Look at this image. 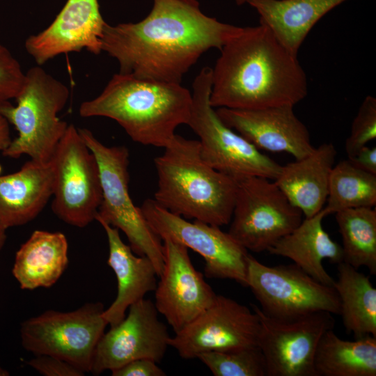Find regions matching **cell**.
<instances>
[{
	"instance_id": "cell-1",
	"label": "cell",
	"mask_w": 376,
	"mask_h": 376,
	"mask_svg": "<svg viewBox=\"0 0 376 376\" xmlns=\"http://www.w3.org/2000/svg\"><path fill=\"white\" fill-rule=\"evenodd\" d=\"M152 1L142 20L104 28L102 52L117 61L119 73L181 84L204 53L220 50L242 28L206 15L197 0Z\"/></svg>"
},
{
	"instance_id": "cell-2",
	"label": "cell",
	"mask_w": 376,
	"mask_h": 376,
	"mask_svg": "<svg viewBox=\"0 0 376 376\" xmlns=\"http://www.w3.org/2000/svg\"><path fill=\"white\" fill-rule=\"evenodd\" d=\"M220 52L212 68L210 102L214 109L295 106L307 95L297 55L266 25L242 27Z\"/></svg>"
},
{
	"instance_id": "cell-3",
	"label": "cell",
	"mask_w": 376,
	"mask_h": 376,
	"mask_svg": "<svg viewBox=\"0 0 376 376\" xmlns=\"http://www.w3.org/2000/svg\"><path fill=\"white\" fill-rule=\"evenodd\" d=\"M191 93L180 83L143 79L115 74L100 95L83 102L81 117H106L116 121L135 142L164 148L176 128L187 125Z\"/></svg>"
},
{
	"instance_id": "cell-4",
	"label": "cell",
	"mask_w": 376,
	"mask_h": 376,
	"mask_svg": "<svg viewBox=\"0 0 376 376\" xmlns=\"http://www.w3.org/2000/svg\"><path fill=\"white\" fill-rule=\"evenodd\" d=\"M157 157V189L154 201L185 219L217 226L230 224L237 181L203 159L199 141L175 134Z\"/></svg>"
},
{
	"instance_id": "cell-5",
	"label": "cell",
	"mask_w": 376,
	"mask_h": 376,
	"mask_svg": "<svg viewBox=\"0 0 376 376\" xmlns=\"http://www.w3.org/2000/svg\"><path fill=\"white\" fill-rule=\"evenodd\" d=\"M69 96L67 86L40 65L29 69L17 104L0 103V113L17 131L2 155L10 158L26 155L37 162H51L68 127L58 114Z\"/></svg>"
},
{
	"instance_id": "cell-6",
	"label": "cell",
	"mask_w": 376,
	"mask_h": 376,
	"mask_svg": "<svg viewBox=\"0 0 376 376\" xmlns=\"http://www.w3.org/2000/svg\"><path fill=\"white\" fill-rule=\"evenodd\" d=\"M212 68H203L192 84V105L187 125L199 137L203 159L237 180L263 177L274 180L281 165L228 127L210 102Z\"/></svg>"
},
{
	"instance_id": "cell-7",
	"label": "cell",
	"mask_w": 376,
	"mask_h": 376,
	"mask_svg": "<svg viewBox=\"0 0 376 376\" xmlns=\"http://www.w3.org/2000/svg\"><path fill=\"white\" fill-rule=\"evenodd\" d=\"M78 130L99 167L102 201L95 220H102L122 230L133 252L147 256L159 277L164 267L163 242L149 226L141 207L136 206L130 197L128 149L123 146H107L86 128Z\"/></svg>"
},
{
	"instance_id": "cell-8",
	"label": "cell",
	"mask_w": 376,
	"mask_h": 376,
	"mask_svg": "<svg viewBox=\"0 0 376 376\" xmlns=\"http://www.w3.org/2000/svg\"><path fill=\"white\" fill-rule=\"evenodd\" d=\"M104 310L102 303L89 302L72 311H45L22 323V345L35 355L55 357L91 373L97 343L108 325Z\"/></svg>"
},
{
	"instance_id": "cell-9",
	"label": "cell",
	"mask_w": 376,
	"mask_h": 376,
	"mask_svg": "<svg viewBox=\"0 0 376 376\" xmlns=\"http://www.w3.org/2000/svg\"><path fill=\"white\" fill-rule=\"evenodd\" d=\"M274 180L249 177L237 180L235 204L228 233L247 251H267L302 221Z\"/></svg>"
},
{
	"instance_id": "cell-10",
	"label": "cell",
	"mask_w": 376,
	"mask_h": 376,
	"mask_svg": "<svg viewBox=\"0 0 376 376\" xmlns=\"http://www.w3.org/2000/svg\"><path fill=\"white\" fill-rule=\"evenodd\" d=\"M247 287L261 311L272 318L291 319L320 311L340 313L335 288L319 282L294 263L267 266L249 253Z\"/></svg>"
},
{
	"instance_id": "cell-11",
	"label": "cell",
	"mask_w": 376,
	"mask_h": 376,
	"mask_svg": "<svg viewBox=\"0 0 376 376\" xmlns=\"http://www.w3.org/2000/svg\"><path fill=\"white\" fill-rule=\"evenodd\" d=\"M51 162L52 211L69 225L86 227L95 220L102 188L96 159L74 125H68Z\"/></svg>"
},
{
	"instance_id": "cell-12",
	"label": "cell",
	"mask_w": 376,
	"mask_h": 376,
	"mask_svg": "<svg viewBox=\"0 0 376 376\" xmlns=\"http://www.w3.org/2000/svg\"><path fill=\"white\" fill-rule=\"evenodd\" d=\"M154 233L162 240H171L203 257L204 275L210 279L235 280L247 287L248 251L219 226L193 222L146 199L140 207Z\"/></svg>"
},
{
	"instance_id": "cell-13",
	"label": "cell",
	"mask_w": 376,
	"mask_h": 376,
	"mask_svg": "<svg viewBox=\"0 0 376 376\" xmlns=\"http://www.w3.org/2000/svg\"><path fill=\"white\" fill-rule=\"evenodd\" d=\"M251 306L259 319L258 345L265 360L267 376H316V348L324 332L334 327L332 314L320 311L279 319L253 304Z\"/></svg>"
},
{
	"instance_id": "cell-14",
	"label": "cell",
	"mask_w": 376,
	"mask_h": 376,
	"mask_svg": "<svg viewBox=\"0 0 376 376\" xmlns=\"http://www.w3.org/2000/svg\"><path fill=\"white\" fill-rule=\"evenodd\" d=\"M259 329L255 311L233 299L217 295L207 308L170 338L169 346L181 358L191 359L205 352L258 345Z\"/></svg>"
},
{
	"instance_id": "cell-15",
	"label": "cell",
	"mask_w": 376,
	"mask_h": 376,
	"mask_svg": "<svg viewBox=\"0 0 376 376\" xmlns=\"http://www.w3.org/2000/svg\"><path fill=\"white\" fill-rule=\"evenodd\" d=\"M118 324L110 327L99 340L91 373L97 375L139 359L159 363L169 346L166 325L158 318L153 301L142 299L128 308Z\"/></svg>"
},
{
	"instance_id": "cell-16",
	"label": "cell",
	"mask_w": 376,
	"mask_h": 376,
	"mask_svg": "<svg viewBox=\"0 0 376 376\" xmlns=\"http://www.w3.org/2000/svg\"><path fill=\"white\" fill-rule=\"evenodd\" d=\"M162 242L164 267L154 304L177 333L207 308L217 294L195 269L186 246L168 239Z\"/></svg>"
},
{
	"instance_id": "cell-17",
	"label": "cell",
	"mask_w": 376,
	"mask_h": 376,
	"mask_svg": "<svg viewBox=\"0 0 376 376\" xmlns=\"http://www.w3.org/2000/svg\"><path fill=\"white\" fill-rule=\"evenodd\" d=\"M106 24L98 0H68L47 28L26 39L25 49L38 65L58 55L83 49L97 55L102 52Z\"/></svg>"
},
{
	"instance_id": "cell-18",
	"label": "cell",
	"mask_w": 376,
	"mask_h": 376,
	"mask_svg": "<svg viewBox=\"0 0 376 376\" xmlns=\"http://www.w3.org/2000/svg\"><path fill=\"white\" fill-rule=\"evenodd\" d=\"M294 106L255 109L217 108L220 119L260 150L285 152L301 159L315 148L308 130L298 118Z\"/></svg>"
},
{
	"instance_id": "cell-19",
	"label": "cell",
	"mask_w": 376,
	"mask_h": 376,
	"mask_svg": "<svg viewBox=\"0 0 376 376\" xmlns=\"http://www.w3.org/2000/svg\"><path fill=\"white\" fill-rule=\"evenodd\" d=\"M104 228L108 240V265L114 272L118 283L117 296L102 312V317L110 327L120 322L130 305L155 291L158 277L152 261L145 256L135 255L130 245L122 240L119 230L97 220Z\"/></svg>"
},
{
	"instance_id": "cell-20",
	"label": "cell",
	"mask_w": 376,
	"mask_h": 376,
	"mask_svg": "<svg viewBox=\"0 0 376 376\" xmlns=\"http://www.w3.org/2000/svg\"><path fill=\"white\" fill-rule=\"evenodd\" d=\"M52 162L30 159L13 173L0 175V228L25 224L35 219L52 196Z\"/></svg>"
},
{
	"instance_id": "cell-21",
	"label": "cell",
	"mask_w": 376,
	"mask_h": 376,
	"mask_svg": "<svg viewBox=\"0 0 376 376\" xmlns=\"http://www.w3.org/2000/svg\"><path fill=\"white\" fill-rule=\"evenodd\" d=\"M336 155L334 144L322 143L307 156L281 166L274 180L306 218L315 215L324 207Z\"/></svg>"
},
{
	"instance_id": "cell-22",
	"label": "cell",
	"mask_w": 376,
	"mask_h": 376,
	"mask_svg": "<svg viewBox=\"0 0 376 376\" xmlns=\"http://www.w3.org/2000/svg\"><path fill=\"white\" fill-rule=\"evenodd\" d=\"M327 214L323 209L305 218L288 235L279 240L267 251L290 259L319 282L333 286L334 279L324 269V259L338 264L343 261L342 246L334 241L322 226Z\"/></svg>"
},
{
	"instance_id": "cell-23",
	"label": "cell",
	"mask_w": 376,
	"mask_h": 376,
	"mask_svg": "<svg viewBox=\"0 0 376 376\" xmlns=\"http://www.w3.org/2000/svg\"><path fill=\"white\" fill-rule=\"evenodd\" d=\"M68 244L61 232L36 230L15 254L13 274L21 289L53 285L68 264Z\"/></svg>"
},
{
	"instance_id": "cell-24",
	"label": "cell",
	"mask_w": 376,
	"mask_h": 376,
	"mask_svg": "<svg viewBox=\"0 0 376 376\" xmlns=\"http://www.w3.org/2000/svg\"><path fill=\"white\" fill-rule=\"evenodd\" d=\"M347 0H251L260 23L269 28L292 53L297 52L316 22Z\"/></svg>"
},
{
	"instance_id": "cell-25",
	"label": "cell",
	"mask_w": 376,
	"mask_h": 376,
	"mask_svg": "<svg viewBox=\"0 0 376 376\" xmlns=\"http://www.w3.org/2000/svg\"><path fill=\"white\" fill-rule=\"evenodd\" d=\"M314 369L316 376H375L376 337L346 340L327 330L316 348Z\"/></svg>"
},
{
	"instance_id": "cell-26",
	"label": "cell",
	"mask_w": 376,
	"mask_h": 376,
	"mask_svg": "<svg viewBox=\"0 0 376 376\" xmlns=\"http://www.w3.org/2000/svg\"><path fill=\"white\" fill-rule=\"evenodd\" d=\"M335 288L340 303L343 325L354 338L376 337V289L369 277L350 265L338 264Z\"/></svg>"
},
{
	"instance_id": "cell-27",
	"label": "cell",
	"mask_w": 376,
	"mask_h": 376,
	"mask_svg": "<svg viewBox=\"0 0 376 376\" xmlns=\"http://www.w3.org/2000/svg\"><path fill=\"white\" fill-rule=\"evenodd\" d=\"M336 220L342 237L343 262L356 269L364 266L376 274V210L373 207L339 211Z\"/></svg>"
},
{
	"instance_id": "cell-28",
	"label": "cell",
	"mask_w": 376,
	"mask_h": 376,
	"mask_svg": "<svg viewBox=\"0 0 376 376\" xmlns=\"http://www.w3.org/2000/svg\"><path fill=\"white\" fill-rule=\"evenodd\" d=\"M327 215L357 207L376 205V175L360 170L344 159L335 164L330 174Z\"/></svg>"
},
{
	"instance_id": "cell-29",
	"label": "cell",
	"mask_w": 376,
	"mask_h": 376,
	"mask_svg": "<svg viewBox=\"0 0 376 376\" xmlns=\"http://www.w3.org/2000/svg\"><path fill=\"white\" fill-rule=\"evenodd\" d=\"M197 359L214 376H267L265 360L258 345L205 352Z\"/></svg>"
},
{
	"instance_id": "cell-30",
	"label": "cell",
	"mask_w": 376,
	"mask_h": 376,
	"mask_svg": "<svg viewBox=\"0 0 376 376\" xmlns=\"http://www.w3.org/2000/svg\"><path fill=\"white\" fill-rule=\"evenodd\" d=\"M376 138V98L367 95L353 120L350 135L345 143L347 157Z\"/></svg>"
},
{
	"instance_id": "cell-31",
	"label": "cell",
	"mask_w": 376,
	"mask_h": 376,
	"mask_svg": "<svg viewBox=\"0 0 376 376\" xmlns=\"http://www.w3.org/2000/svg\"><path fill=\"white\" fill-rule=\"evenodd\" d=\"M25 80L21 65L0 43V103L15 99Z\"/></svg>"
},
{
	"instance_id": "cell-32",
	"label": "cell",
	"mask_w": 376,
	"mask_h": 376,
	"mask_svg": "<svg viewBox=\"0 0 376 376\" xmlns=\"http://www.w3.org/2000/svg\"><path fill=\"white\" fill-rule=\"evenodd\" d=\"M26 363L45 376H83L85 374L65 361L50 355H36Z\"/></svg>"
},
{
	"instance_id": "cell-33",
	"label": "cell",
	"mask_w": 376,
	"mask_h": 376,
	"mask_svg": "<svg viewBox=\"0 0 376 376\" xmlns=\"http://www.w3.org/2000/svg\"><path fill=\"white\" fill-rule=\"evenodd\" d=\"M112 376H165L166 373L149 359L130 361L111 371Z\"/></svg>"
},
{
	"instance_id": "cell-34",
	"label": "cell",
	"mask_w": 376,
	"mask_h": 376,
	"mask_svg": "<svg viewBox=\"0 0 376 376\" xmlns=\"http://www.w3.org/2000/svg\"><path fill=\"white\" fill-rule=\"evenodd\" d=\"M351 164L363 171L376 175V147L367 145L359 149L354 155L347 157Z\"/></svg>"
},
{
	"instance_id": "cell-35",
	"label": "cell",
	"mask_w": 376,
	"mask_h": 376,
	"mask_svg": "<svg viewBox=\"0 0 376 376\" xmlns=\"http://www.w3.org/2000/svg\"><path fill=\"white\" fill-rule=\"evenodd\" d=\"M10 123L0 113V152H3L12 141Z\"/></svg>"
},
{
	"instance_id": "cell-36",
	"label": "cell",
	"mask_w": 376,
	"mask_h": 376,
	"mask_svg": "<svg viewBox=\"0 0 376 376\" xmlns=\"http://www.w3.org/2000/svg\"><path fill=\"white\" fill-rule=\"evenodd\" d=\"M6 240V230L0 228V250L3 246Z\"/></svg>"
},
{
	"instance_id": "cell-37",
	"label": "cell",
	"mask_w": 376,
	"mask_h": 376,
	"mask_svg": "<svg viewBox=\"0 0 376 376\" xmlns=\"http://www.w3.org/2000/svg\"><path fill=\"white\" fill-rule=\"evenodd\" d=\"M8 375H9V373L7 370L0 367V376H8Z\"/></svg>"
},
{
	"instance_id": "cell-38",
	"label": "cell",
	"mask_w": 376,
	"mask_h": 376,
	"mask_svg": "<svg viewBox=\"0 0 376 376\" xmlns=\"http://www.w3.org/2000/svg\"><path fill=\"white\" fill-rule=\"evenodd\" d=\"M251 0H235L237 5H242L245 3H248Z\"/></svg>"
}]
</instances>
